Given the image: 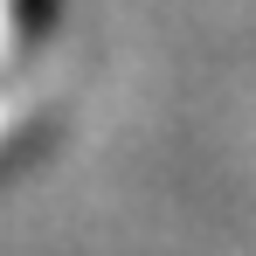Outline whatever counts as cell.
<instances>
[{
    "label": "cell",
    "instance_id": "6da1fadb",
    "mask_svg": "<svg viewBox=\"0 0 256 256\" xmlns=\"http://www.w3.org/2000/svg\"><path fill=\"white\" fill-rule=\"evenodd\" d=\"M14 62V0H0V70Z\"/></svg>",
    "mask_w": 256,
    "mask_h": 256
},
{
    "label": "cell",
    "instance_id": "7a4b0ae2",
    "mask_svg": "<svg viewBox=\"0 0 256 256\" xmlns=\"http://www.w3.org/2000/svg\"><path fill=\"white\" fill-rule=\"evenodd\" d=\"M0 132H7V104H0Z\"/></svg>",
    "mask_w": 256,
    "mask_h": 256
}]
</instances>
